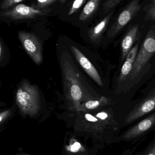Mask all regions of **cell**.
Wrapping results in <instances>:
<instances>
[{"instance_id": "obj_14", "label": "cell", "mask_w": 155, "mask_h": 155, "mask_svg": "<svg viewBox=\"0 0 155 155\" xmlns=\"http://www.w3.org/2000/svg\"><path fill=\"white\" fill-rule=\"evenodd\" d=\"M71 94L73 99L75 100H79L82 96V92L79 86L74 84L71 88Z\"/></svg>"}, {"instance_id": "obj_23", "label": "cell", "mask_w": 155, "mask_h": 155, "mask_svg": "<svg viewBox=\"0 0 155 155\" xmlns=\"http://www.w3.org/2000/svg\"><path fill=\"white\" fill-rule=\"evenodd\" d=\"M81 147V144L79 143H76L72 146L71 148V151L72 152H76Z\"/></svg>"}, {"instance_id": "obj_18", "label": "cell", "mask_w": 155, "mask_h": 155, "mask_svg": "<svg viewBox=\"0 0 155 155\" xmlns=\"http://www.w3.org/2000/svg\"><path fill=\"white\" fill-rule=\"evenodd\" d=\"M23 0H4L1 5V10H5L12 8Z\"/></svg>"}, {"instance_id": "obj_7", "label": "cell", "mask_w": 155, "mask_h": 155, "mask_svg": "<svg viewBox=\"0 0 155 155\" xmlns=\"http://www.w3.org/2000/svg\"><path fill=\"white\" fill-rule=\"evenodd\" d=\"M155 124V113L126 131L121 137L122 140H132L150 130Z\"/></svg>"}, {"instance_id": "obj_19", "label": "cell", "mask_w": 155, "mask_h": 155, "mask_svg": "<svg viewBox=\"0 0 155 155\" xmlns=\"http://www.w3.org/2000/svg\"><path fill=\"white\" fill-rule=\"evenodd\" d=\"M57 0H37V6L38 8L42 9L52 4L53 3Z\"/></svg>"}, {"instance_id": "obj_20", "label": "cell", "mask_w": 155, "mask_h": 155, "mask_svg": "<svg viewBox=\"0 0 155 155\" xmlns=\"http://www.w3.org/2000/svg\"><path fill=\"white\" fill-rule=\"evenodd\" d=\"M147 14L150 19L155 20V0H154L151 7L149 8Z\"/></svg>"}, {"instance_id": "obj_10", "label": "cell", "mask_w": 155, "mask_h": 155, "mask_svg": "<svg viewBox=\"0 0 155 155\" xmlns=\"http://www.w3.org/2000/svg\"><path fill=\"white\" fill-rule=\"evenodd\" d=\"M100 2L101 0H89L79 16V20L85 21L90 18L97 10Z\"/></svg>"}, {"instance_id": "obj_8", "label": "cell", "mask_w": 155, "mask_h": 155, "mask_svg": "<svg viewBox=\"0 0 155 155\" xmlns=\"http://www.w3.org/2000/svg\"><path fill=\"white\" fill-rule=\"evenodd\" d=\"M72 49L77 61L87 74L98 85L103 86V83L102 79L94 66L77 48L74 46H72Z\"/></svg>"}, {"instance_id": "obj_5", "label": "cell", "mask_w": 155, "mask_h": 155, "mask_svg": "<svg viewBox=\"0 0 155 155\" xmlns=\"http://www.w3.org/2000/svg\"><path fill=\"white\" fill-rule=\"evenodd\" d=\"M18 37L25 49L35 62L40 64L42 62L41 45L37 36L34 35L24 31H20Z\"/></svg>"}, {"instance_id": "obj_25", "label": "cell", "mask_w": 155, "mask_h": 155, "mask_svg": "<svg viewBox=\"0 0 155 155\" xmlns=\"http://www.w3.org/2000/svg\"><path fill=\"white\" fill-rule=\"evenodd\" d=\"M145 155H155V144L146 154Z\"/></svg>"}, {"instance_id": "obj_17", "label": "cell", "mask_w": 155, "mask_h": 155, "mask_svg": "<svg viewBox=\"0 0 155 155\" xmlns=\"http://www.w3.org/2000/svg\"><path fill=\"white\" fill-rule=\"evenodd\" d=\"M86 1V0H74L69 10L68 15H72L76 12L85 3Z\"/></svg>"}, {"instance_id": "obj_21", "label": "cell", "mask_w": 155, "mask_h": 155, "mask_svg": "<svg viewBox=\"0 0 155 155\" xmlns=\"http://www.w3.org/2000/svg\"><path fill=\"white\" fill-rule=\"evenodd\" d=\"M96 117L99 119H101L102 121H107L110 119V117L108 115L107 113L104 112H100L96 114Z\"/></svg>"}, {"instance_id": "obj_11", "label": "cell", "mask_w": 155, "mask_h": 155, "mask_svg": "<svg viewBox=\"0 0 155 155\" xmlns=\"http://www.w3.org/2000/svg\"><path fill=\"white\" fill-rule=\"evenodd\" d=\"M113 12L110 13L91 30L90 36L92 40H96L101 36L106 29L108 23L113 16Z\"/></svg>"}, {"instance_id": "obj_24", "label": "cell", "mask_w": 155, "mask_h": 155, "mask_svg": "<svg viewBox=\"0 0 155 155\" xmlns=\"http://www.w3.org/2000/svg\"><path fill=\"white\" fill-rule=\"evenodd\" d=\"M9 114V111H5L3 113H1L0 115V122H2L3 119H4L5 117H6Z\"/></svg>"}, {"instance_id": "obj_2", "label": "cell", "mask_w": 155, "mask_h": 155, "mask_svg": "<svg viewBox=\"0 0 155 155\" xmlns=\"http://www.w3.org/2000/svg\"><path fill=\"white\" fill-rule=\"evenodd\" d=\"M155 53V37L152 35L148 34L138 52L134 63L133 70L129 75L131 80L138 76Z\"/></svg>"}, {"instance_id": "obj_3", "label": "cell", "mask_w": 155, "mask_h": 155, "mask_svg": "<svg viewBox=\"0 0 155 155\" xmlns=\"http://www.w3.org/2000/svg\"><path fill=\"white\" fill-rule=\"evenodd\" d=\"M49 10L35 8L24 4H18L6 10L2 11L0 13L1 17L13 20L34 19L39 16L47 14Z\"/></svg>"}, {"instance_id": "obj_13", "label": "cell", "mask_w": 155, "mask_h": 155, "mask_svg": "<svg viewBox=\"0 0 155 155\" xmlns=\"http://www.w3.org/2000/svg\"><path fill=\"white\" fill-rule=\"evenodd\" d=\"M108 103L107 99L105 97H102L100 100H90L86 103V107L89 109L97 108L101 105H104Z\"/></svg>"}, {"instance_id": "obj_22", "label": "cell", "mask_w": 155, "mask_h": 155, "mask_svg": "<svg viewBox=\"0 0 155 155\" xmlns=\"http://www.w3.org/2000/svg\"><path fill=\"white\" fill-rule=\"evenodd\" d=\"M86 118L88 121L93 123H96L98 121V119L96 117H95L93 116L92 115L90 114H86L85 115Z\"/></svg>"}, {"instance_id": "obj_12", "label": "cell", "mask_w": 155, "mask_h": 155, "mask_svg": "<svg viewBox=\"0 0 155 155\" xmlns=\"http://www.w3.org/2000/svg\"><path fill=\"white\" fill-rule=\"evenodd\" d=\"M133 64L126 60L121 69L120 75V80H124L131 74L133 70Z\"/></svg>"}, {"instance_id": "obj_16", "label": "cell", "mask_w": 155, "mask_h": 155, "mask_svg": "<svg viewBox=\"0 0 155 155\" xmlns=\"http://www.w3.org/2000/svg\"><path fill=\"white\" fill-rule=\"evenodd\" d=\"M138 45L137 44L131 49V51L127 54V56L126 58V60L134 64L136 58L137 56V53H138Z\"/></svg>"}, {"instance_id": "obj_1", "label": "cell", "mask_w": 155, "mask_h": 155, "mask_svg": "<svg viewBox=\"0 0 155 155\" xmlns=\"http://www.w3.org/2000/svg\"><path fill=\"white\" fill-rule=\"evenodd\" d=\"M16 102L23 113L34 114L40 108V99L37 89L25 84L21 86L16 93Z\"/></svg>"}, {"instance_id": "obj_6", "label": "cell", "mask_w": 155, "mask_h": 155, "mask_svg": "<svg viewBox=\"0 0 155 155\" xmlns=\"http://www.w3.org/2000/svg\"><path fill=\"white\" fill-rule=\"evenodd\" d=\"M155 109V88L148 97L145 98L126 116L125 123L131 124Z\"/></svg>"}, {"instance_id": "obj_4", "label": "cell", "mask_w": 155, "mask_h": 155, "mask_svg": "<svg viewBox=\"0 0 155 155\" xmlns=\"http://www.w3.org/2000/svg\"><path fill=\"white\" fill-rule=\"evenodd\" d=\"M141 9L139 0H133L120 14L115 23L109 31V37L118 33L135 16Z\"/></svg>"}, {"instance_id": "obj_9", "label": "cell", "mask_w": 155, "mask_h": 155, "mask_svg": "<svg viewBox=\"0 0 155 155\" xmlns=\"http://www.w3.org/2000/svg\"><path fill=\"white\" fill-rule=\"evenodd\" d=\"M138 31V25H135L130 29L122 41V60L126 58L127 54L132 49L133 45L136 39Z\"/></svg>"}, {"instance_id": "obj_15", "label": "cell", "mask_w": 155, "mask_h": 155, "mask_svg": "<svg viewBox=\"0 0 155 155\" xmlns=\"http://www.w3.org/2000/svg\"><path fill=\"white\" fill-rule=\"evenodd\" d=\"M122 0H107L103 5V11L107 13L116 6Z\"/></svg>"}]
</instances>
